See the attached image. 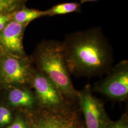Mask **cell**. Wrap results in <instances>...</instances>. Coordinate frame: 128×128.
<instances>
[{"label": "cell", "mask_w": 128, "mask_h": 128, "mask_svg": "<svg viewBox=\"0 0 128 128\" xmlns=\"http://www.w3.org/2000/svg\"><path fill=\"white\" fill-rule=\"evenodd\" d=\"M62 43L70 74L92 78L107 74L112 68V50L100 29L74 33Z\"/></svg>", "instance_id": "obj_1"}, {"label": "cell", "mask_w": 128, "mask_h": 128, "mask_svg": "<svg viewBox=\"0 0 128 128\" xmlns=\"http://www.w3.org/2000/svg\"><path fill=\"white\" fill-rule=\"evenodd\" d=\"M35 60L40 71L54 82L66 101L71 104L78 105V91L70 78L62 42H43L37 50Z\"/></svg>", "instance_id": "obj_2"}, {"label": "cell", "mask_w": 128, "mask_h": 128, "mask_svg": "<svg viewBox=\"0 0 128 128\" xmlns=\"http://www.w3.org/2000/svg\"><path fill=\"white\" fill-rule=\"evenodd\" d=\"M92 91L114 102L126 101L128 96V61L122 60L112 66L106 78L94 84Z\"/></svg>", "instance_id": "obj_3"}, {"label": "cell", "mask_w": 128, "mask_h": 128, "mask_svg": "<svg viewBox=\"0 0 128 128\" xmlns=\"http://www.w3.org/2000/svg\"><path fill=\"white\" fill-rule=\"evenodd\" d=\"M78 99L86 128H106L112 120L106 112L103 102L92 94L89 84L78 91Z\"/></svg>", "instance_id": "obj_4"}, {"label": "cell", "mask_w": 128, "mask_h": 128, "mask_svg": "<svg viewBox=\"0 0 128 128\" xmlns=\"http://www.w3.org/2000/svg\"><path fill=\"white\" fill-rule=\"evenodd\" d=\"M30 82L41 107L55 108L68 104L54 82L42 72L33 73Z\"/></svg>", "instance_id": "obj_5"}, {"label": "cell", "mask_w": 128, "mask_h": 128, "mask_svg": "<svg viewBox=\"0 0 128 128\" xmlns=\"http://www.w3.org/2000/svg\"><path fill=\"white\" fill-rule=\"evenodd\" d=\"M43 109L48 128H86L78 105L67 104L55 108Z\"/></svg>", "instance_id": "obj_6"}, {"label": "cell", "mask_w": 128, "mask_h": 128, "mask_svg": "<svg viewBox=\"0 0 128 128\" xmlns=\"http://www.w3.org/2000/svg\"><path fill=\"white\" fill-rule=\"evenodd\" d=\"M27 58L7 57L2 64V74L5 81L23 85L30 82L32 73Z\"/></svg>", "instance_id": "obj_7"}, {"label": "cell", "mask_w": 128, "mask_h": 128, "mask_svg": "<svg viewBox=\"0 0 128 128\" xmlns=\"http://www.w3.org/2000/svg\"><path fill=\"white\" fill-rule=\"evenodd\" d=\"M27 26L11 21L0 32V44L6 50L19 56H24L22 39Z\"/></svg>", "instance_id": "obj_8"}, {"label": "cell", "mask_w": 128, "mask_h": 128, "mask_svg": "<svg viewBox=\"0 0 128 128\" xmlns=\"http://www.w3.org/2000/svg\"><path fill=\"white\" fill-rule=\"evenodd\" d=\"M9 98L14 106L27 109H32L37 102L36 96L27 89H14L10 92Z\"/></svg>", "instance_id": "obj_9"}, {"label": "cell", "mask_w": 128, "mask_h": 128, "mask_svg": "<svg viewBox=\"0 0 128 128\" xmlns=\"http://www.w3.org/2000/svg\"><path fill=\"white\" fill-rule=\"evenodd\" d=\"M43 16H46L45 10L30 9L23 6L15 11L12 20L27 26L32 20Z\"/></svg>", "instance_id": "obj_10"}, {"label": "cell", "mask_w": 128, "mask_h": 128, "mask_svg": "<svg viewBox=\"0 0 128 128\" xmlns=\"http://www.w3.org/2000/svg\"><path fill=\"white\" fill-rule=\"evenodd\" d=\"M81 10V6L80 4L76 2H70L56 5L50 9L45 10V12L46 16H53L80 12Z\"/></svg>", "instance_id": "obj_11"}, {"label": "cell", "mask_w": 128, "mask_h": 128, "mask_svg": "<svg viewBox=\"0 0 128 128\" xmlns=\"http://www.w3.org/2000/svg\"><path fill=\"white\" fill-rule=\"evenodd\" d=\"M26 0H0V13L14 12L23 6Z\"/></svg>", "instance_id": "obj_12"}, {"label": "cell", "mask_w": 128, "mask_h": 128, "mask_svg": "<svg viewBox=\"0 0 128 128\" xmlns=\"http://www.w3.org/2000/svg\"><path fill=\"white\" fill-rule=\"evenodd\" d=\"M32 116L30 128H48L46 114L43 108Z\"/></svg>", "instance_id": "obj_13"}, {"label": "cell", "mask_w": 128, "mask_h": 128, "mask_svg": "<svg viewBox=\"0 0 128 128\" xmlns=\"http://www.w3.org/2000/svg\"><path fill=\"white\" fill-rule=\"evenodd\" d=\"M106 128H128V111L125 112L117 121L111 120Z\"/></svg>", "instance_id": "obj_14"}, {"label": "cell", "mask_w": 128, "mask_h": 128, "mask_svg": "<svg viewBox=\"0 0 128 128\" xmlns=\"http://www.w3.org/2000/svg\"><path fill=\"white\" fill-rule=\"evenodd\" d=\"M14 12L0 13V32L12 20Z\"/></svg>", "instance_id": "obj_15"}, {"label": "cell", "mask_w": 128, "mask_h": 128, "mask_svg": "<svg viewBox=\"0 0 128 128\" xmlns=\"http://www.w3.org/2000/svg\"><path fill=\"white\" fill-rule=\"evenodd\" d=\"M11 119L12 114L9 110L4 107H0V125L9 124Z\"/></svg>", "instance_id": "obj_16"}, {"label": "cell", "mask_w": 128, "mask_h": 128, "mask_svg": "<svg viewBox=\"0 0 128 128\" xmlns=\"http://www.w3.org/2000/svg\"><path fill=\"white\" fill-rule=\"evenodd\" d=\"M7 128H27L23 120L20 118L16 119L14 123Z\"/></svg>", "instance_id": "obj_17"}, {"label": "cell", "mask_w": 128, "mask_h": 128, "mask_svg": "<svg viewBox=\"0 0 128 128\" xmlns=\"http://www.w3.org/2000/svg\"><path fill=\"white\" fill-rule=\"evenodd\" d=\"M97 0H80V4H82L87 2H94V1H96Z\"/></svg>", "instance_id": "obj_18"}]
</instances>
